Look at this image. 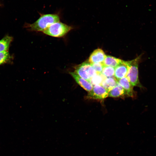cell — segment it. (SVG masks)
<instances>
[{"mask_svg":"<svg viewBox=\"0 0 156 156\" xmlns=\"http://www.w3.org/2000/svg\"><path fill=\"white\" fill-rule=\"evenodd\" d=\"M122 60L110 55H106L102 63L104 66L115 68L121 62Z\"/></svg>","mask_w":156,"mask_h":156,"instance_id":"obj_12","label":"cell"},{"mask_svg":"<svg viewBox=\"0 0 156 156\" xmlns=\"http://www.w3.org/2000/svg\"><path fill=\"white\" fill-rule=\"evenodd\" d=\"M117 82L115 77H106L103 81L101 85L109 92L116 85Z\"/></svg>","mask_w":156,"mask_h":156,"instance_id":"obj_11","label":"cell"},{"mask_svg":"<svg viewBox=\"0 0 156 156\" xmlns=\"http://www.w3.org/2000/svg\"><path fill=\"white\" fill-rule=\"evenodd\" d=\"M74 72L89 82L90 79L97 73L88 61L85 62L75 66Z\"/></svg>","mask_w":156,"mask_h":156,"instance_id":"obj_4","label":"cell"},{"mask_svg":"<svg viewBox=\"0 0 156 156\" xmlns=\"http://www.w3.org/2000/svg\"><path fill=\"white\" fill-rule=\"evenodd\" d=\"M69 73L76 82L87 91L89 92L92 90L93 86L89 81L81 77L74 72Z\"/></svg>","mask_w":156,"mask_h":156,"instance_id":"obj_7","label":"cell"},{"mask_svg":"<svg viewBox=\"0 0 156 156\" xmlns=\"http://www.w3.org/2000/svg\"><path fill=\"white\" fill-rule=\"evenodd\" d=\"M91 64L97 73H101L104 66L103 63H96Z\"/></svg>","mask_w":156,"mask_h":156,"instance_id":"obj_17","label":"cell"},{"mask_svg":"<svg viewBox=\"0 0 156 156\" xmlns=\"http://www.w3.org/2000/svg\"><path fill=\"white\" fill-rule=\"evenodd\" d=\"M72 29L71 26L59 22L52 24L43 32L50 36L61 37L65 36Z\"/></svg>","mask_w":156,"mask_h":156,"instance_id":"obj_3","label":"cell"},{"mask_svg":"<svg viewBox=\"0 0 156 156\" xmlns=\"http://www.w3.org/2000/svg\"><path fill=\"white\" fill-rule=\"evenodd\" d=\"M105 54L100 49L94 50L91 54L88 62L91 64L96 63H102L105 58Z\"/></svg>","mask_w":156,"mask_h":156,"instance_id":"obj_8","label":"cell"},{"mask_svg":"<svg viewBox=\"0 0 156 156\" xmlns=\"http://www.w3.org/2000/svg\"><path fill=\"white\" fill-rule=\"evenodd\" d=\"M108 96V92L101 85H94L92 90L88 92L87 99H103Z\"/></svg>","mask_w":156,"mask_h":156,"instance_id":"obj_5","label":"cell"},{"mask_svg":"<svg viewBox=\"0 0 156 156\" xmlns=\"http://www.w3.org/2000/svg\"><path fill=\"white\" fill-rule=\"evenodd\" d=\"M126 95L123 88L117 82L116 85L108 92V96L117 97Z\"/></svg>","mask_w":156,"mask_h":156,"instance_id":"obj_10","label":"cell"},{"mask_svg":"<svg viewBox=\"0 0 156 156\" xmlns=\"http://www.w3.org/2000/svg\"><path fill=\"white\" fill-rule=\"evenodd\" d=\"M117 81L118 83L123 88L127 96L131 97H134L135 93L133 90V86L126 77Z\"/></svg>","mask_w":156,"mask_h":156,"instance_id":"obj_9","label":"cell"},{"mask_svg":"<svg viewBox=\"0 0 156 156\" xmlns=\"http://www.w3.org/2000/svg\"><path fill=\"white\" fill-rule=\"evenodd\" d=\"M60 20L57 14H44L34 23L27 25V27L31 31L43 32L52 24L59 22Z\"/></svg>","mask_w":156,"mask_h":156,"instance_id":"obj_1","label":"cell"},{"mask_svg":"<svg viewBox=\"0 0 156 156\" xmlns=\"http://www.w3.org/2000/svg\"><path fill=\"white\" fill-rule=\"evenodd\" d=\"M115 73V68L104 66L101 73L106 77H113Z\"/></svg>","mask_w":156,"mask_h":156,"instance_id":"obj_16","label":"cell"},{"mask_svg":"<svg viewBox=\"0 0 156 156\" xmlns=\"http://www.w3.org/2000/svg\"><path fill=\"white\" fill-rule=\"evenodd\" d=\"M12 40L13 38L9 36H5L0 40V52L8 51Z\"/></svg>","mask_w":156,"mask_h":156,"instance_id":"obj_13","label":"cell"},{"mask_svg":"<svg viewBox=\"0 0 156 156\" xmlns=\"http://www.w3.org/2000/svg\"><path fill=\"white\" fill-rule=\"evenodd\" d=\"M128 70L127 61L122 60L121 62L115 68L114 77L117 81L126 77Z\"/></svg>","mask_w":156,"mask_h":156,"instance_id":"obj_6","label":"cell"},{"mask_svg":"<svg viewBox=\"0 0 156 156\" xmlns=\"http://www.w3.org/2000/svg\"><path fill=\"white\" fill-rule=\"evenodd\" d=\"M141 55L131 61H127L128 70L126 76L132 86L140 88L143 86L140 83L138 77V64L141 59Z\"/></svg>","mask_w":156,"mask_h":156,"instance_id":"obj_2","label":"cell"},{"mask_svg":"<svg viewBox=\"0 0 156 156\" xmlns=\"http://www.w3.org/2000/svg\"><path fill=\"white\" fill-rule=\"evenodd\" d=\"M12 58L8 51L0 52V65L9 62Z\"/></svg>","mask_w":156,"mask_h":156,"instance_id":"obj_15","label":"cell"},{"mask_svg":"<svg viewBox=\"0 0 156 156\" xmlns=\"http://www.w3.org/2000/svg\"><path fill=\"white\" fill-rule=\"evenodd\" d=\"M106 78L101 73H97L92 77L89 81L93 86L96 85H101L104 79Z\"/></svg>","mask_w":156,"mask_h":156,"instance_id":"obj_14","label":"cell"}]
</instances>
